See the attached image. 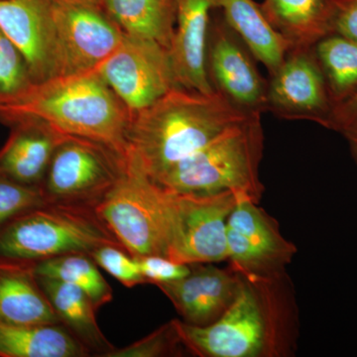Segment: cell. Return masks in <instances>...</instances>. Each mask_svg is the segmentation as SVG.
Returning <instances> with one entry per match:
<instances>
[{
    "instance_id": "cell-14",
    "label": "cell",
    "mask_w": 357,
    "mask_h": 357,
    "mask_svg": "<svg viewBox=\"0 0 357 357\" xmlns=\"http://www.w3.org/2000/svg\"><path fill=\"white\" fill-rule=\"evenodd\" d=\"M0 29L20 49L33 84L60 76L51 0H0Z\"/></svg>"
},
{
    "instance_id": "cell-29",
    "label": "cell",
    "mask_w": 357,
    "mask_h": 357,
    "mask_svg": "<svg viewBox=\"0 0 357 357\" xmlns=\"http://www.w3.org/2000/svg\"><path fill=\"white\" fill-rule=\"evenodd\" d=\"M89 255L98 266L121 282L124 287L133 288L146 283L137 258L129 255L122 246L105 244Z\"/></svg>"
},
{
    "instance_id": "cell-8",
    "label": "cell",
    "mask_w": 357,
    "mask_h": 357,
    "mask_svg": "<svg viewBox=\"0 0 357 357\" xmlns=\"http://www.w3.org/2000/svg\"><path fill=\"white\" fill-rule=\"evenodd\" d=\"M96 70L131 114L180 86L168 49L153 40L126 33L114 53Z\"/></svg>"
},
{
    "instance_id": "cell-15",
    "label": "cell",
    "mask_w": 357,
    "mask_h": 357,
    "mask_svg": "<svg viewBox=\"0 0 357 357\" xmlns=\"http://www.w3.org/2000/svg\"><path fill=\"white\" fill-rule=\"evenodd\" d=\"M191 271L180 280L159 284L157 287L172 302L182 321L206 326L217 321L236 299L241 274L231 267L213 263L190 264Z\"/></svg>"
},
{
    "instance_id": "cell-22",
    "label": "cell",
    "mask_w": 357,
    "mask_h": 357,
    "mask_svg": "<svg viewBox=\"0 0 357 357\" xmlns=\"http://www.w3.org/2000/svg\"><path fill=\"white\" fill-rule=\"evenodd\" d=\"M91 354L62 324L15 325L0 321V357H86Z\"/></svg>"
},
{
    "instance_id": "cell-7",
    "label": "cell",
    "mask_w": 357,
    "mask_h": 357,
    "mask_svg": "<svg viewBox=\"0 0 357 357\" xmlns=\"http://www.w3.org/2000/svg\"><path fill=\"white\" fill-rule=\"evenodd\" d=\"M126 157L86 138L66 136L40 185L46 204L93 210L126 172Z\"/></svg>"
},
{
    "instance_id": "cell-34",
    "label": "cell",
    "mask_w": 357,
    "mask_h": 357,
    "mask_svg": "<svg viewBox=\"0 0 357 357\" xmlns=\"http://www.w3.org/2000/svg\"><path fill=\"white\" fill-rule=\"evenodd\" d=\"M79 1L86 2V3L93 4V6L103 7V0H79Z\"/></svg>"
},
{
    "instance_id": "cell-5",
    "label": "cell",
    "mask_w": 357,
    "mask_h": 357,
    "mask_svg": "<svg viewBox=\"0 0 357 357\" xmlns=\"http://www.w3.org/2000/svg\"><path fill=\"white\" fill-rule=\"evenodd\" d=\"M93 211L133 257L168 258L174 222L173 192L128 161L126 172Z\"/></svg>"
},
{
    "instance_id": "cell-17",
    "label": "cell",
    "mask_w": 357,
    "mask_h": 357,
    "mask_svg": "<svg viewBox=\"0 0 357 357\" xmlns=\"http://www.w3.org/2000/svg\"><path fill=\"white\" fill-rule=\"evenodd\" d=\"M11 126L10 136L0 149V174L40 187L56 148L68 135L38 119H22Z\"/></svg>"
},
{
    "instance_id": "cell-23",
    "label": "cell",
    "mask_w": 357,
    "mask_h": 357,
    "mask_svg": "<svg viewBox=\"0 0 357 357\" xmlns=\"http://www.w3.org/2000/svg\"><path fill=\"white\" fill-rule=\"evenodd\" d=\"M103 8L126 34L153 40L170 51L175 0H103Z\"/></svg>"
},
{
    "instance_id": "cell-12",
    "label": "cell",
    "mask_w": 357,
    "mask_h": 357,
    "mask_svg": "<svg viewBox=\"0 0 357 357\" xmlns=\"http://www.w3.org/2000/svg\"><path fill=\"white\" fill-rule=\"evenodd\" d=\"M255 60L217 9L208 31L206 72L215 93L248 114L266 112L267 81Z\"/></svg>"
},
{
    "instance_id": "cell-4",
    "label": "cell",
    "mask_w": 357,
    "mask_h": 357,
    "mask_svg": "<svg viewBox=\"0 0 357 357\" xmlns=\"http://www.w3.org/2000/svg\"><path fill=\"white\" fill-rule=\"evenodd\" d=\"M261 114H251L152 181L178 194L232 192L259 204L264 192L259 178L264 149Z\"/></svg>"
},
{
    "instance_id": "cell-11",
    "label": "cell",
    "mask_w": 357,
    "mask_h": 357,
    "mask_svg": "<svg viewBox=\"0 0 357 357\" xmlns=\"http://www.w3.org/2000/svg\"><path fill=\"white\" fill-rule=\"evenodd\" d=\"M229 266L241 274L272 276L285 273L297 252L282 236L278 223L258 204L238 197L227 227Z\"/></svg>"
},
{
    "instance_id": "cell-25",
    "label": "cell",
    "mask_w": 357,
    "mask_h": 357,
    "mask_svg": "<svg viewBox=\"0 0 357 357\" xmlns=\"http://www.w3.org/2000/svg\"><path fill=\"white\" fill-rule=\"evenodd\" d=\"M36 274L66 282L83 290L96 311L114 299L112 289L98 264L86 253H70L36 262Z\"/></svg>"
},
{
    "instance_id": "cell-16",
    "label": "cell",
    "mask_w": 357,
    "mask_h": 357,
    "mask_svg": "<svg viewBox=\"0 0 357 357\" xmlns=\"http://www.w3.org/2000/svg\"><path fill=\"white\" fill-rule=\"evenodd\" d=\"M220 0H175L176 24L171 60L178 86L215 93L206 72V47L211 15Z\"/></svg>"
},
{
    "instance_id": "cell-33",
    "label": "cell",
    "mask_w": 357,
    "mask_h": 357,
    "mask_svg": "<svg viewBox=\"0 0 357 357\" xmlns=\"http://www.w3.org/2000/svg\"><path fill=\"white\" fill-rule=\"evenodd\" d=\"M344 134L347 139L349 140V143H351L352 152H354V157L357 160V126L345 131Z\"/></svg>"
},
{
    "instance_id": "cell-32",
    "label": "cell",
    "mask_w": 357,
    "mask_h": 357,
    "mask_svg": "<svg viewBox=\"0 0 357 357\" xmlns=\"http://www.w3.org/2000/svg\"><path fill=\"white\" fill-rule=\"evenodd\" d=\"M357 126V91L344 102L333 107L330 128L345 132Z\"/></svg>"
},
{
    "instance_id": "cell-6",
    "label": "cell",
    "mask_w": 357,
    "mask_h": 357,
    "mask_svg": "<svg viewBox=\"0 0 357 357\" xmlns=\"http://www.w3.org/2000/svg\"><path fill=\"white\" fill-rule=\"evenodd\" d=\"M105 244L122 246L95 211L45 204L0 229V257L38 262L70 253L91 255Z\"/></svg>"
},
{
    "instance_id": "cell-26",
    "label": "cell",
    "mask_w": 357,
    "mask_h": 357,
    "mask_svg": "<svg viewBox=\"0 0 357 357\" xmlns=\"http://www.w3.org/2000/svg\"><path fill=\"white\" fill-rule=\"evenodd\" d=\"M32 84L24 57L0 29V96L11 98L20 95Z\"/></svg>"
},
{
    "instance_id": "cell-28",
    "label": "cell",
    "mask_w": 357,
    "mask_h": 357,
    "mask_svg": "<svg viewBox=\"0 0 357 357\" xmlns=\"http://www.w3.org/2000/svg\"><path fill=\"white\" fill-rule=\"evenodd\" d=\"M45 204L41 188L21 184L0 174V229L21 213Z\"/></svg>"
},
{
    "instance_id": "cell-27",
    "label": "cell",
    "mask_w": 357,
    "mask_h": 357,
    "mask_svg": "<svg viewBox=\"0 0 357 357\" xmlns=\"http://www.w3.org/2000/svg\"><path fill=\"white\" fill-rule=\"evenodd\" d=\"M184 347L178 332L175 319L169 321L146 337L123 347L114 349L105 357H160L173 356Z\"/></svg>"
},
{
    "instance_id": "cell-2",
    "label": "cell",
    "mask_w": 357,
    "mask_h": 357,
    "mask_svg": "<svg viewBox=\"0 0 357 357\" xmlns=\"http://www.w3.org/2000/svg\"><path fill=\"white\" fill-rule=\"evenodd\" d=\"M251 114L220 93L176 86L146 109L131 114L126 161L155 180Z\"/></svg>"
},
{
    "instance_id": "cell-20",
    "label": "cell",
    "mask_w": 357,
    "mask_h": 357,
    "mask_svg": "<svg viewBox=\"0 0 357 357\" xmlns=\"http://www.w3.org/2000/svg\"><path fill=\"white\" fill-rule=\"evenodd\" d=\"M220 9L253 57L265 66L269 75L276 72L292 46L270 24L260 4L253 0H220Z\"/></svg>"
},
{
    "instance_id": "cell-24",
    "label": "cell",
    "mask_w": 357,
    "mask_h": 357,
    "mask_svg": "<svg viewBox=\"0 0 357 357\" xmlns=\"http://www.w3.org/2000/svg\"><path fill=\"white\" fill-rule=\"evenodd\" d=\"M314 52L335 107L357 91V43L333 33L319 40Z\"/></svg>"
},
{
    "instance_id": "cell-18",
    "label": "cell",
    "mask_w": 357,
    "mask_h": 357,
    "mask_svg": "<svg viewBox=\"0 0 357 357\" xmlns=\"http://www.w3.org/2000/svg\"><path fill=\"white\" fill-rule=\"evenodd\" d=\"M36 262L0 257V321L55 325L60 319L36 274Z\"/></svg>"
},
{
    "instance_id": "cell-10",
    "label": "cell",
    "mask_w": 357,
    "mask_h": 357,
    "mask_svg": "<svg viewBox=\"0 0 357 357\" xmlns=\"http://www.w3.org/2000/svg\"><path fill=\"white\" fill-rule=\"evenodd\" d=\"M61 75L96 69L124 36L103 7L79 0H51Z\"/></svg>"
},
{
    "instance_id": "cell-30",
    "label": "cell",
    "mask_w": 357,
    "mask_h": 357,
    "mask_svg": "<svg viewBox=\"0 0 357 357\" xmlns=\"http://www.w3.org/2000/svg\"><path fill=\"white\" fill-rule=\"evenodd\" d=\"M137 259L146 283L156 286L180 280L191 271L190 264L174 261L165 256L147 255Z\"/></svg>"
},
{
    "instance_id": "cell-31",
    "label": "cell",
    "mask_w": 357,
    "mask_h": 357,
    "mask_svg": "<svg viewBox=\"0 0 357 357\" xmlns=\"http://www.w3.org/2000/svg\"><path fill=\"white\" fill-rule=\"evenodd\" d=\"M335 33L357 43V0H340Z\"/></svg>"
},
{
    "instance_id": "cell-3",
    "label": "cell",
    "mask_w": 357,
    "mask_h": 357,
    "mask_svg": "<svg viewBox=\"0 0 357 357\" xmlns=\"http://www.w3.org/2000/svg\"><path fill=\"white\" fill-rule=\"evenodd\" d=\"M34 119L65 135L107 145L126 157L131 114L96 69L33 84L11 98L0 96V119Z\"/></svg>"
},
{
    "instance_id": "cell-1",
    "label": "cell",
    "mask_w": 357,
    "mask_h": 357,
    "mask_svg": "<svg viewBox=\"0 0 357 357\" xmlns=\"http://www.w3.org/2000/svg\"><path fill=\"white\" fill-rule=\"evenodd\" d=\"M241 277L236 299L215 323L197 326L175 319L185 349L199 357L293 356L299 323L286 272Z\"/></svg>"
},
{
    "instance_id": "cell-13",
    "label": "cell",
    "mask_w": 357,
    "mask_h": 357,
    "mask_svg": "<svg viewBox=\"0 0 357 357\" xmlns=\"http://www.w3.org/2000/svg\"><path fill=\"white\" fill-rule=\"evenodd\" d=\"M333 107L325 76L312 48H292L267 81L266 112L330 128Z\"/></svg>"
},
{
    "instance_id": "cell-21",
    "label": "cell",
    "mask_w": 357,
    "mask_h": 357,
    "mask_svg": "<svg viewBox=\"0 0 357 357\" xmlns=\"http://www.w3.org/2000/svg\"><path fill=\"white\" fill-rule=\"evenodd\" d=\"M37 277L60 323L86 345L91 354L105 357L114 351L115 347L98 325L93 302L83 290L57 279L38 275Z\"/></svg>"
},
{
    "instance_id": "cell-9",
    "label": "cell",
    "mask_w": 357,
    "mask_h": 357,
    "mask_svg": "<svg viewBox=\"0 0 357 357\" xmlns=\"http://www.w3.org/2000/svg\"><path fill=\"white\" fill-rule=\"evenodd\" d=\"M172 192L174 222L168 258L184 264L227 261V220L238 196L232 192Z\"/></svg>"
},
{
    "instance_id": "cell-19",
    "label": "cell",
    "mask_w": 357,
    "mask_h": 357,
    "mask_svg": "<svg viewBox=\"0 0 357 357\" xmlns=\"http://www.w3.org/2000/svg\"><path fill=\"white\" fill-rule=\"evenodd\" d=\"M340 0H264L265 17L292 48H312L335 33Z\"/></svg>"
}]
</instances>
